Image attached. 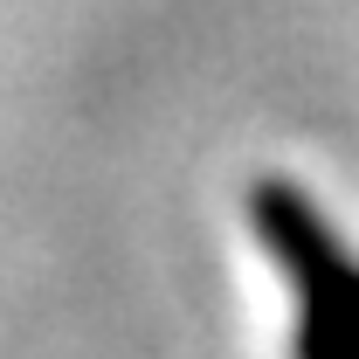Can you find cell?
Listing matches in <instances>:
<instances>
[{
  "label": "cell",
  "mask_w": 359,
  "mask_h": 359,
  "mask_svg": "<svg viewBox=\"0 0 359 359\" xmlns=\"http://www.w3.org/2000/svg\"><path fill=\"white\" fill-rule=\"evenodd\" d=\"M249 228L290 283V359H359V249L297 180L249 187Z\"/></svg>",
  "instance_id": "obj_1"
}]
</instances>
